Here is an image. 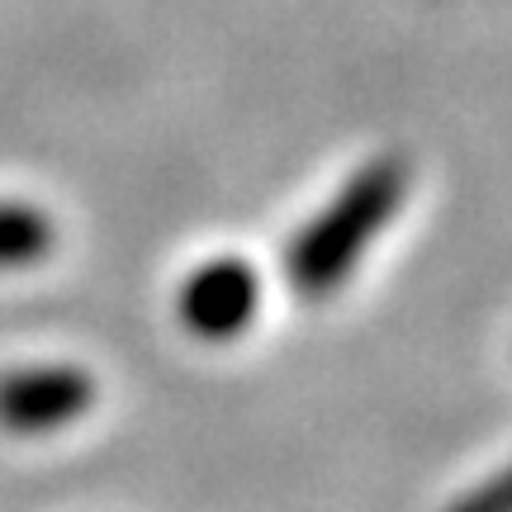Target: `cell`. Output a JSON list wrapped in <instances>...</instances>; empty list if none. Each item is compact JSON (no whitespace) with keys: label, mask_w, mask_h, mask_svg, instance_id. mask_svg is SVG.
Returning a JSON list of instances; mask_svg holds the SVG:
<instances>
[{"label":"cell","mask_w":512,"mask_h":512,"mask_svg":"<svg viewBox=\"0 0 512 512\" xmlns=\"http://www.w3.org/2000/svg\"><path fill=\"white\" fill-rule=\"evenodd\" d=\"M261 309V280L238 256H214L181 280L176 290V318L200 342H233L252 328Z\"/></svg>","instance_id":"7a4b0ae2"},{"label":"cell","mask_w":512,"mask_h":512,"mask_svg":"<svg viewBox=\"0 0 512 512\" xmlns=\"http://www.w3.org/2000/svg\"><path fill=\"white\" fill-rule=\"evenodd\" d=\"M57 247V223L24 200H0V271H29Z\"/></svg>","instance_id":"277c9868"},{"label":"cell","mask_w":512,"mask_h":512,"mask_svg":"<svg viewBox=\"0 0 512 512\" xmlns=\"http://www.w3.org/2000/svg\"><path fill=\"white\" fill-rule=\"evenodd\" d=\"M446 512H512V460L489 479H479L470 494H460Z\"/></svg>","instance_id":"5b68a950"},{"label":"cell","mask_w":512,"mask_h":512,"mask_svg":"<svg viewBox=\"0 0 512 512\" xmlns=\"http://www.w3.org/2000/svg\"><path fill=\"white\" fill-rule=\"evenodd\" d=\"M95 380L81 366H24L0 375V427L10 437H48L91 413Z\"/></svg>","instance_id":"3957f363"},{"label":"cell","mask_w":512,"mask_h":512,"mask_svg":"<svg viewBox=\"0 0 512 512\" xmlns=\"http://www.w3.org/2000/svg\"><path fill=\"white\" fill-rule=\"evenodd\" d=\"M408 195V162L399 152L370 157L290 242H285V280L299 299H328L351 280L361 256L394 223Z\"/></svg>","instance_id":"6da1fadb"}]
</instances>
